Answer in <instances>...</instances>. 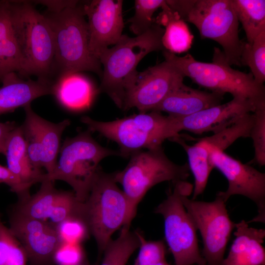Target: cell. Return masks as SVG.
Here are the masks:
<instances>
[{"instance_id": "cell-38", "label": "cell", "mask_w": 265, "mask_h": 265, "mask_svg": "<svg viewBox=\"0 0 265 265\" xmlns=\"http://www.w3.org/2000/svg\"><path fill=\"white\" fill-rule=\"evenodd\" d=\"M14 122H0V153L5 156L7 142L11 132L17 127Z\"/></svg>"}, {"instance_id": "cell-30", "label": "cell", "mask_w": 265, "mask_h": 265, "mask_svg": "<svg viewBox=\"0 0 265 265\" xmlns=\"http://www.w3.org/2000/svg\"><path fill=\"white\" fill-rule=\"evenodd\" d=\"M241 65L247 66L256 82L264 85L265 81V31L252 43L243 42L240 55Z\"/></svg>"}, {"instance_id": "cell-19", "label": "cell", "mask_w": 265, "mask_h": 265, "mask_svg": "<svg viewBox=\"0 0 265 265\" xmlns=\"http://www.w3.org/2000/svg\"><path fill=\"white\" fill-rule=\"evenodd\" d=\"M235 228V239L222 265H265V251L262 244L265 230L250 227L244 220L236 223Z\"/></svg>"}, {"instance_id": "cell-28", "label": "cell", "mask_w": 265, "mask_h": 265, "mask_svg": "<svg viewBox=\"0 0 265 265\" xmlns=\"http://www.w3.org/2000/svg\"><path fill=\"white\" fill-rule=\"evenodd\" d=\"M140 244L137 231L122 228L119 237L111 239L107 245L101 265H126Z\"/></svg>"}, {"instance_id": "cell-39", "label": "cell", "mask_w": 265, "mask_h": 265, "mask_svg": "<svg viewBox=\"0 0 265 265\" xmlns=\"http://www.w3.org/2000/svg\"><path fill=\"white\" fill-rule=\"evenodd\" d=\"M155 265H170L167 263L165 260H162L158 262Z\"/></svg>"}, {"instance_id": "cell-21", "label": "cell", "mask_w": 265, "mask_h": 265, "mask_svg": "<svg viewBox=\"0 0 265 265\" xmlns=\"http://www.w3.org/2000/svg\"><path fill=\"white\" fill-rule=\"evenodd\" d=\"M53 182H42L39 190L32 196L20 198L14 212L41 220L51 219L58 212L68 196L69 191L58 190Z\"/></svg>"}, {"instance_id": "cell-29", "label": "cell", "mask_w": 265, "mask_h": 265, "mask_svg": "<svg viewBox=\"0 0 265 265\" xmlns=\"http://www.w3.org/2000/svg\"><path fill=\"white\" fill-rule=\"evenodd\" d=\"M254 122L253 113H246L228 127L201 139L212 147L224 151L239 138L249 137Z\"/></svg>"}, {"instance_id": "cell-24", "label": "cell", "mask_w": 265, "mask_h": 265, "mask_svg": "<svg viewBox=\"0 0 265 265\" xmlns=\"http://www.w3.org/2000/svg\"><path fill=\"white\" fill-rule=\"evenodd\" d=\"M161 8L162 11L155 19V22L165 27L162 37L164 49L174 54L187 51L191 46L193 36L186 22L166 1Z\"/></svg>"}, {"instance_id": "cell-25", "label": "cell", "mask_w": 265, "mask_h": 265, "mask_svg": "<svg viewBox=\"0 0 265 265\" xmlns=\"http://www.w3.org/2000/svg\"><path fill=\"white\" fill-rule=\"evenodd\" d=\"M22 58L11 23L8 0L0 1V79L11 72L21 74Z\"/></svg>"}, {"instance_id": "cell-18", "label": "cell", "mask_w": 265, "mask_h": 265, "mask_svg": "<svg viewBox=\"0 0 265 265\" xmlns=\"http://www.w3.org/2000/svg\"><path fill=\"white\" fill-rule=\"evenodd\" d=\"M0 87V115L30 104L40 97L53 94L54 82L49 79L38 78L24 80L16 72H11L2 78Z\"/></svg>"}, {"instance_id": "cell-27", "label": "cell", "mask_w": 265, "mask_h": 265, "mask_svg": "<svg viewBox=\"0 0 265 265\" xmlns=\"http://www.w3.org/2000/svg\"><path fill=\"white\" fill-rule=\"evenodd\" d=\"M238 21L245 31L247 42L252 43L265 31V0H232Z\"/></svg>"}, {"instance_id": "cell-17", "label": "cell", "mask_w": 265, "mask_h": 265, "mask_svg": "<svg viewBox=\"0 0 265 265\" xmlns=\"http://www.w3.org/2000/svg\"><path fill=\"white\" fill-rule=\"evenodd\" d=\"M9 222V229L23 247L28 258L38 263L53 259L62 243L53 225L15 212L10 216Z\"/></svg>"}, {"instance_id": "cell-40", "label": "cell", "mask_w": 265, "mask_h": 265, "mask_svg": "<svg viewBox=\"0 0 265 265\" xmlns=\"http://www.w3.org/2000/svg\"><path fill=\"white\" fill-rule=\"evenodd\" d=\"M78 265H89L87 262L84 259L81 263Z\"/></svg>"}, {"instance_id": "cell-4", "label": "cell", "mask_w": 265, "mask_h": 265, "mask_svg": "<svg viewBox=\"0 0 265 265\" xmlns=\"http://www.w3.org/2000/svg\"><path fill=\"white\" fill-rule=\"evenodd\" d=\"M165 60L174 66L184 77L212 92L231 94L233 98L248 100L257 106H265L264 85L257 83L251 73L235 70L215 48L212 63L196 60L190 54L180 57L163 51Z\"/></svg>"}, {"instance_id": "cell-16", "label": "cell", "mask_w": 265, "mask_h": 265, "mask_svg": "<svg viewBox=\"0 0 265 265\" xmlns=\"http://www.w3.org/2000/svg\"><path fill=\"white\" fill-rule=\"evenodd\" d=\"M256 106L251 101L233 98L223 104L199 111L184 117L170 118L172 138L179 135L182 131L202 134L212 132L216 133L235 123L243 115L253 112Z\"/></svg>"}, {"instance_id": "cell-11", "label": "cell", "mask_w": 265, "mask_h": 265, "mask_svg": "<svg viewBox=\"0 0 265 265\" xmlns=\"http://www.w3.org/2000/svg\"><path fill=\"white\" fill-rule=\"evenodd\" d=\"M191 193L182 194L183 205L202 238V256L206 265H222L224 255L236 223L229 217L226 202L218 194L214 200L205 202L190 199Z\"/></svg>"}, {"instance_id": "cell-26", "label": "cell", "mask_w": 265, "mask_h": 265, "mask_svg": "<svg viewBox=\"0 0 265 265\" xmlns=\"http://www.w3.org/2000/svg\"><path fill=\"white\" fill-rule=\"evenodd\" d=\"M170 139L181 144L186 150L188 166L194 177L193 200L201 194L205 189L209 177L213 168L210 159L207 145L201 139L194 145H187L178 135Z\"/></svg>"}, {"instance_id": "cell-2", "label": "cell", "mask_w": 265, "mask_h": 265, "mask_svg": "<svg viewBox=\"0 0 265 265\" xmlns=\"http://www.w3.org/2000/svg\"><path fill=\"white\" fill-rule=\"evenodd\" d=\"M164 28L155 23L144 33L131 37L122 34L112 48L99 57L103 66L98 93L106 94L119 108L123 109L126 94L138 73L136 67L147 54L164 50L162 37Z\"/></svg>"}, {"instance_id": "cell-35", "label": "cell", "mask_w": 265, "mask_h": 265, "mask_svg": "<svg viewBox=\"0 0 265 265\" xmlns=\"http://www.w3.org/2000/svg\"><path fill=\"white\" fill-rule=\"evenodd\" d=\"M140 244L134 265H155L165 260L166 247L162 240L147 241L138 232Z\"/></svg>"}, {"instance_id": "cell-3", "label": "cell", "mask_w": 265, "mask_h": 265, "mask_svg": "<svg viewBox=\"0 0 265 265\" xmlns=\"http://www.w3.org/2000/svg\"><path fill=\"white\" fill-rule=\"evenodd\" d=\"M181 19L195 26L203 39L217 42L229 65L241 66L243 42L238 34L239 22L232 0H166Z\"/></svg>"}, {"instance_id": "cell-34", "label": "cell", "mask_w": 265, "mask_h": 265, "mask_svg": "<svg viewBox=\"0 0 265 265\" xmlns=\"http://www.w3.org/2000/svg\"><path fill=\"white\" fill-rule=\"evenodd\" d=\"M54 227L62 242L81 244L89 233L86 223L80 217L68 218Z\"/></svg>"}, {"instance_id": "cell-10", "label": "cell", "mask_w": 265, "mask_h": 265, "mask_svg": "<svg viewBox=\"0 0 265 265\" xmlns=\"http://www.w3.org/2000/svg\"><path fill=\"white\" fill-rule=\"evenodd\" d=\"M173 185L154 212L163 218L165 238L175 265H206L199 248L197 229L181 199L184 193L192 192L193 185L186 181Z\"/></svg>"}, {"instance_id": "cell-23", "label": "cell", "mask_w": 265, "mask_h": 265, "mask_svg": "<svg viewBox=\"0 0 265 265\" xmlns=\"http://www.w3.org/2000/svg\"><path fill=\"white\" fill-rule=\"evenodd\" d=\"M7 167L22 183L29 189L36 183H41L45 173L32 165L26 150L21 126H17L10 133L6 145Z\"/></svg>"}, {"instance_id": "cell-9", "label": "cell", "mask_w": 265, "mask_h": 265, "mask_svg": "<svg viewBox=\"0 0 265 265\" xmlns=\"http://www.w3.org/2000/svg\"><path fill=\"white\" fill-rule=\"evenodd\" d=\"M129 212L126 196L117 186L113 173L101 169L86 200L82 218L94 238L99 254H103L113 234L125 225Z\"/></svg>"}, {"instance_id": "cell-13", "label": "cell", "mask_w": 265, "mask_h": 265, "mask_svg": "<svg viewBox=\"0 0 265 265\" xmlns=\"http://www.w3.org/2000/svg\"><path fill=\"white\" fill-rule=\"evenodd\" d=\"M184 77L172 64L164 61L137 73L126 94L123 109L153 110L178 88Z\"/></svg>"}, {"instance_id": "cell-8", "label": "cell", "mask_w": 265, "mask_h": 265, "mask_svg": "<svg viewBox=\"0 0 265 265\" xmlns=\"http://www.w3.org/2000/svg\"><path fill=\"white\" fill-rule=\"evenodd\" d=\"M80 120L91 132H98L116 143L120 156L124 158L161 146L165 140L171 138L169 116L156 111L140 112L110 121H99L87 116Z\"/></svg>"}, {"instance_id": "cell-37", "label": "cell", "mask_w": 265, "mask_h": 265, "mask_svg": "<svg viewBox=\"0 0 265 265\" xmlns=\"http://www.w3.org/2000/svg\"><path fill=\"white\" fill-rule=\"evenodd\" d=\"M2 183L8 185L11 190L16 193L20 198L29 195V189L7 167L0 164V184Z\"/></svg>"}, {"instance_id": "cell-32", "label": "cell", "mask_w": 265, "mask_h": 265, "mask_svg": "<svg viewBox=\"0 0 265 265\" xmlns=\"http://www.w3.org/2000/svg\"><path fill=\"white\" fill-rule=\"evenodd\" d=\"M164 0H135V12L128 22L130 29L136 36L140 35L150 29L155 23L153 16L165 3Z\"/></svg>"}, {"instance_id": "cell-1", "label": "cell", "mask_w": 265, "mask_h": 265, "mask_svg": "<svg viewBox=\"0 0 265 265\" xmlns=\"http://www.w3.org/2000/svg\"><path fill=\"white\" fill-rule=\"evenodd\" d=\"M74 0L71 4L43 14L52 29L54 54L51 74L58 79L71 73L89 71L101 78L103 70L100 60L91 53L89 32L83 5Z\"/></svg>"}, {"instance_id": "cell-12", "label": "cell", "mask_w": 265, "mask_h": 265, "mask_svg": "<svg viewBox=\"0 0 265 265\" xmlns=\"http://www.w3.org/2000/svg\"><path fill=\"white\" fill-rule=\"evenodd\" d=\"M204 142L209 151L210 161L213 167L220 171L228 183L227 190L219 191L217 194L226 203L234 195H240L249 198L256 205L258 214L247 223H265V174Z\"/></svg>"}, {"instance_id": "cell-7", "label": "cell", "mask_w": 265, "mask_h": 265, "mask_svg": "<svg viewBox=\"0 0 265 265\" xmlns=\"http://www.w3.org/2000/svg\"><path fill=\"white\" fill-rule=\"evenodd\" d=\"M59 157L53 171L45 173L41 182L60 180L73 189L81 202L87 199L94 180L101 170L100 162L111 156H120L118 151L102 146L88 130L67 138L59 150Z\"/></svg>"}, {"instance_id": "cell-41", "label": "cell", "mask_w": 265, "mask_h": 265, "mask_svg": "<svg viewBox=\"0 0 265 265\" xmlns=\"http://www.w3.org/2000/svg\"><path fill=\"white\" fill-rule=\"evenodd\" d=\"M1 219V216H0V219Z\"/></svg>"}, {"instance_id": "cell-20", "label": "cell", "mask_w": 265, "mask_h": 265, "mask_svg": "<svg viewBox=\"0 0 265 265\" xmlns=\"http://www.w3.org/2000/svg\"><path fill=\"white\" fill-rule=\"evenodd\" d=\"M224 94L201 91L184 83L169 94L153 110L184 117L221 104Z\"/></svg>"}, {"instance_id": "cell-5", "label": "cell", "mask_w": 265, "mask_h": 265, "mask_svg": "<svg viewBox=\"0 0 265 265\" xmlns=\"http://www.w3.org/2000/svg\"><path fill=\"white\" fill-rule=\"evenodd\" d=\"M14 34L22 58L23 76L49 79L54 45L46 18L30 2L8 0Z\"/></svg>"}, {"instance_id": "cell-14", "label": "cell", "mask_w": 265, "mask_h": 265, "mask_svg": "<svg viewBox=\"0 0 265 265\" xmlns=\"http://www.w3.org/2000/svg\"><path fill=\"white\" fill-rule=\"evenodd\" d=\"M24 107L26 117L21 126L30 161L35 169L43 167L46 173H51L57 162L61 135L70 121L52 123L36 114L30 104Z\"/></svg>"}, {"instance_id": "cell-31", "label": "cell", "mask_w": 265, "mask_h": 265, "mask_svg": "<svg viewBox=\"0 0 265 265\" xmlns=\"http://www.w3.org/2000/svg\"><path fill=\"white\" fill-rule=\"evenodd\" d=\"M23 247L0 219V265H26Z\"/></svg>"}, {"instance_id": "cell-36", "label": "cell", "mask_w": 265, "mask_h": 265, "mask_svg": "<svg viewBox=\"0 0 265 265\" xmlns=\"http://www.w3.org/2000/svg\"><path fill=\"white\" fill-rule=\"evenodd\" d=\"M53 259L57 265H78L85 258L81 244L62 242Z\"/></svg>"}, {"instance_id": "cell-22", "label": "cell", "mask_w": 265, "mask_h": 265, "mask_svg": "<svg viewBox=\"0 0 265 265\" xmlns=\"http://www.w3.org/2000/svg\"><path fill=\"white\" fill-rule=\"evenodd\" d=\"M97 93L90 81L76 73L59 78L54 82L53 95L64 107L78 111L88 108Z\"/></svg>"}, {"instance_id": "cell-15", "label": "cell", "mask_w": 265, "mask_h": 265, "mask_svg": "<svg viewBox=\"0 0 265 265\" xmlns=\"http://www.w3.org/2000/svg\"><path fill=\"white\" fill-rule=\"evenodd\" d=\"M123 3L122 0H93L83 5L88 18L89 50L98 59L102 53L109 46L115 45L122 35Z\"/></svg>"}, {"instance_id": "cell-33", "label": "cell", "mask_w": 265, "mask_h": 265, "mask_svg": "<svg viewBox=\"0 0 265 265\" xmlns=\"http://www.w3.org/2000/svg\"><path fill=\"white\" fill-rule=\"evenodd\" d=\"M254 122L250 132L254 148L253 161L260 166L265 165V106L258 107L253 112Z\"/></svg>"}, {"instance_id": "cell-6", "label": "cell", "mask_w": 265, "mask_h": 265, "mask_svg": "<svg viewBox=\"0 0 265 265\" xmlns=\"http://www.w3.org/2000/svg\"><path fill=\"white\" fill-rule=\"evenodd\" d=\"M122 170L113 173L114 180L123 187L129 206L126 224L130 229L137 208L147 192L154 186L165 181L173 183L186 181L189 176L188 163L180 165L171 160L161 146L137 152Z\"/></svg>"}]
</instances>
